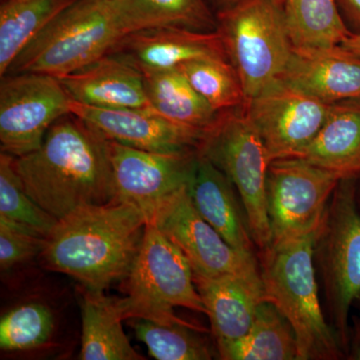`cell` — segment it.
I'll list each match as a JSON object with an SVG mask.
<instances>
[{
    "label": "cell",
    "instance_id": "1",
    "mask_svg": "<svg viewBox=\"0 0 360 360\" xmlns=\"http://www.w3.org/2000/svg\"><path fill=\"white\" fill-rule=\"evenodd\" d=\"M26 193L54 219L115 200L108 139L72 113L59 118L37 150L13 158Z\"/></svg>",
    "mask_w": 360,
    "mask_h": 360
},
{
    "label": "cell",
    "instance_id": "2",
    "mask_svg": "<svg viewBox=\"0 0 360 360\" xmlns=\"http://www.w3.org/2000/svg\"><path fill=\"white\" fill-rule=\"evenodd\" d=\"M146 224L144 215L129 203L84 206L58 220L40 257L47 269L103 293L129 274Z\"/></svg>",
    "mask_w": 360,
    "mask_h": 360
},
{
    "label": "cell",
    "instance_id": "3",
    "mask_svg": "<svg viewBox=\"0 0 360 360\" xmlns=\"http://www.w3.org/2000/svg\"><path fill=\"white\" fill-rule=\"evenodd\" d=\"M319 231L260 251V276L267 300L293 328L298 360L345 356L340 338L326 321L319 302L314 257Z\"/></svg>",
    "mask_w": 360,
    "mask_h": 360
},
{
    "label": "cell",
    "instance_id": "4",
    "mask_svg": "<svg viewBox=\"0 0 360 360\" xmlns=\"http://www.w3.org/2000/svg\"><path fill=\"white\" fill-rule=\"evenodd\" d=\"M125 35L105 0H77L26 45L6 75L65 77L110 53Z\"/></svg>",
    "mask_w": 360,
    "mask_h": 360
},
{
    "label": "cell",
    "instance_id": "5",
    "mask_svg": "<svg viewBox=\"0 0 360 360\" xmlns=\"http://www.w3.org/2000/svg\"><path fill=\"white\" fill-rule=\"evenodd\" d=\"M122 298L125 319H143L160 323H186L175 307L207 314L188 260L150 222H146L141 248L125 277Z\"/></svg>",
    "mask_w": 360,
    "mask_h": 360
},
{
    "label": "cell",
    "instance_id": "6",
    "mask_svg": "<svg viewBox=\"0 0 360 360\" xmlns=\"http://www.w3.org/2000/svg\"><path fill=\"white\" fill-rule=\"evenodd\" d=\"M356 180L341 179L329 200L315 245L331 326L345 352L350 347L349 315L360 297V210Z\"/></svg>",
    "mask_w": 360,
    "mask_h": 360
},
{
    "label": "cell",
    "instance_id": "7",
    "mask_svg": "<svg viewBox=\"0 0 360 360\" xmlns=\"http://www.w3.org/2000/svg\"><path fill=\"white\" fill-rule=\"evenodd\" d=\"M217 18L229 61L250 101L281 79L290 60L293 45L283 7L274 0H241Z\"/></svg>",
    "mask_w": 360,
    "mask_h": 360
},
{
    "label": "cell",
    "instance_id": "8",
    "mask_svg": "<svg viewBox=\"0 0 360 360\" xmlns=\"http://www.w3.org/2000/svg\"><path fill=\"white\" fill-rule=\"evenodd\" d=\"M198 153L231 180L245 208L255 245L259 251L266 250L271 243L266 189L270 161L245 106L222 113Z\"/></svg>",
    "mask_w": 360,
    "mask_h": 360
},
{
    "label": "cell",
    "instance_id": "9",
    "mask_svg": "<svg viewBox=\"0 0 360 360\" xmlns=\"http://www.w3.org/2000/svg\"><path fill=\"white\" fill-rule=\"evenodd\" d=\"M341 179L338 174L300 158L272 160L266 186L270 245L319 231Z\"/></svg>",
    "mask_w": 360,
    "mask_h": 360
},
{
    "label": "cell",
    "instance_id": "10",
    "mask_svg": "<svg viewBox=\"0 0 360 360\" xmlns=\"http://www.w3.org/2000/svg\"><path fill=\"white\" fill-rule=\"evenodd\" d=\"M70 101L58 77L37 72L1 77V153L21 158L39 149L52 125L70 113Z\"/></svg>",
    "mask_w": 360,
    "mask_h": 360
},
{
    "label": "cell",
    "instance_id": "11",
    "mask_svg": "<svg viewBox=\"0 0 360 360\" xmlns=\"http://www.w3.org/2000/svg\"><path fill=\"white\" fill-rule=\"evenodd\" d=\"M115 201L134 206L146 222L156 210L193 179L198 151L161 153L108 139Z\"/></svg>",
    "mask_w": 360,
    "mask_h": 360
},
{
    "label": "cell",
    "instance_id": "12",
    "mask_svg": "<svg viewBox=\"0 0 360 360\" xmlns=\"http://www.w3.org/2000/svg\"><path fill=\"white\" fill-rule=\"evenodd\" d=\"M331 104L278 79L245 103L269 161L293 158L321 129Z\"/></svg>",
    "mask_w": 360,
    "mask_h": 360
},
{
    "label": "cell",
    "instance_id": "13",
    "mask_svg": "<svg viewBox=\"0 0 360 360\" xmlns=\"http://www.w3.org/2000/svg\"><path fill=\"white\" fill-rule=\"evenodd\" d=\"M188 260L193 274L217 276L259 271L257 257L231 248L194 207L188 186L162 203L149 220Z\"/></svg>",
    "mask_w": 360,
    "mask_h": 360
},
{
    "label": "cell",
    "instance_id": "14",
    "mask_svg": "<svg viewBox=\"0 0 360 360\" xmlns=\"http://www.w3.org/2000/svg\"><path fill=\"white\" fill-rule=\"evenodd\" d=\"M70 113L89 123L106 139L161 153L200 151L205 132L177 124L149 110H111L70 101Z\"/></svg>",
    "mask_w": 360,
    "mask_h": 360
},
{
    "label": "cell",
    "instance_id": "15",
    "mask_svg": "<svg viewBox=\"0 0 360 360\" xmlns=\"http://www.w3.org/2000/svg\"><path fill=\"white\" fill-rule=\"evenodd\" d=\"M281 79L324 103L360 98V56L342 44L292 46Z\"/></svg>",
    "mask_w": 360,
    "mask_h": 360
},
{
    "label": "cell",
    "instance_id": "16",
    "mask_svg": "<svg viewBox=\"0 0 360 360\" xmlns=\"http://www.w3.org/2000/svg\"><path fill=\"white\" fill-rule=\"evenodd\" d=\"M193 278L217 347L245 336L258 307L267 300L260 270L217 276L193 274Z\"/></svg>",
    "mask_w": 360,
    "mask_h": 360
},
{
    "label": "cell",
    "instance_id": "17",
    "mask_svg": "<svg viewBox=\"0 0 360 360\" xmlns=\"http://www.w3.org/2000/svg\"><path fill=\"white\" fill-rule=\"evenodd\" d=\"M110 53L148 70H172L196 59H229L219 30L205 32L182 27L149 28L129 33Z\"/></svg>",
    "mask_w": 360,
    "mask_h": 360
},
{
    "label": "cell",
    "instance_id": "18",
    "mask_svg": "<svg viewBox=\"0 0 360 360\" xmlns=\"http://www.w3.org/2000/svg\"><path fill=\"white\" fill-rule=\"evenodd\" d=\"M58 78L70 98L79 103L111 110L151 108L141 71L118 54H105Z\"/></svg>",
    "mask_w": 360,
    "mask_h": 360
},
{
    "label": "cell",
    "instance_id": "19",
    "mask_svg": "<svg viewBox=\"0 0 360 360\" xmlns=\"http://www.w3.org/2000/svg\"><path fill=\"white\" fill-rule=\"evenodd\" d=\"M231 180L206 156L198 153L195 170L188 186L194 207L231 248L255 257L245 208L239 205Z\"/></svg>",
    "mask_w": 360,
    "mask_h": 360
},
{
    "label": "cell",
    "instance_id": "20",
    "mask_svg": "<svg viewBox=\"0 0 360 360\" xmlns=\"http://www.w3.org/2000/svg\"><path fill=\"white\" fill-rule=\"evenodd\" d=\"M293 158L338 174L360 176V98L330 105L328 117L310 143Z\"/></svg>",
    "mask_w": 360,
    "mask_h": 360
},
{
    "label": "cell",
    "instance_id": "21",
    "mask_svg": "<svg viewBox=\"0 0 360 360\" xmlns=\"http://www.w3.org/2000/svg\"><path fill=\"white\" fill-rule=\"evenodd\" d=\"M82 303V360H142L122 328L120 298L84 290Z\"/></svg>",
    "mask_w": 360,
    "mask_h": 360
},
{
    "label": "cell",
    "instance_id": "22",
    "mask_svg": "<svg viewBox=\"0 0 360 360\" xmlns=\"http://www.w3.org/2000/svg\"><path fill=\"white\" fill-rule=\"evenodd\" d=\"M139 68L143 75L149 104L156 113L205 134H210L219 124L222 113L206 103L179 68Z\"/></svg>",
    "mask_w": 360,
    "mask_h": 360
},
{
    "label": "cell",
    "instance_id": "23",
    "mask_svg": "<svg viewBox=\"0 0 360 360\" xmlns=\"http://www.w3.org/2000/svg\"><path fill=\"white\" fill-rule=\"evenodd\" d=\"M125 34L158 27L217 30V13L206 0H105Z\"/></svg>",
    "mask_w": 360,
    "mask_h": 360
},
{
    "label": "cell",
    "instance_id": "24",
    "mask_svg": "<svg viewBox=\"0 0 360 360\" xmlns=\"http://www.w3.org/2000/svg\"><path fill=\"white\" fill-rule=\"evenodd\" d=\"M224 360H298L293 328L274 303L262 302L245 336L217 347Z\"/></svg>",
    "mask_w": 360,
    "mask_h": 360
},
{
    "label": "cell",
    "instance_id": "25",
    "mask_svg": "<svg viewBox=\"0 0 360 360\" xmlns=\"http://www.w3.org/2000/svg\"><path fill=\"white\" fill-rule=\"evenodd\" d=\"M77 0H2L0 6V75L26 45Z\"/></svg>",
    "mask_w": 360,
    "mask_h": 360
},
{
    "label": "cell",
    "instance_id": "26",
    "mask_svg": "<svg viewBox=\"0 0 360 360\" xmlns=\"http://www.w3.org/2000/svg\"><path fill=\"white\" fill-rule=\"evenodd\" d=\"M283 13L293 46H333L352 35L336 0H285Z\"/></svg>",
    "mask_w": 360,
    "mask_h": 360
},
{
    "label": "cell",
    "instance_id": "27",
    "mask_svg": "<svg viewBox=\"0 0 360 360\" xmlns=\"http://www.w3.org/2000/svg\"><path fill=\"white\" fill-rule=\"evenodd\" d=\"M137 340L158 360H210L212 347L201 336L200 326L189 323H160L143 319H130Z\"/></svg>",
    "mask_w": 360,
    "mask_h": 360
},
{
    "label": "cell",
    "instance_id": "28",
    "mask_svg": "<svg viewBox=\"0 0 360 360\" xmlns=\"http://www.w3.org/2000/svg\"><path fill=\"white\" fill-rule=\"evenodd\" d=\"M176 68L217 112L224 113L245 105L243 84L229 59H196Z\"/></svg>",
    "mask_w": 360,
    "mask_h": 360
},
{
    "label": "cell",
    "instance_id": "29",
    "mask_svg": "<svg viewBox=\"0 0 360 360\" xmlns=\"http://www.w3.org/2000/svg\"><path fill=\"white\" fill-rule=\"evenodd\" d=\"M56 330V316L45 303H20L0 319V347L6 352H23L44 347Z\"/></svg>",
    "mask_w": 360,
    "mask_h": 360
},
{
    "label": "cell",
    "instance_id": "30",
    "mask_svg": "<svg viewBox=\"0 0 360 360\" xmlns=\"http://www.w3.org/2000/svg\"><path fill=\"white\" fill-rule=\"evenodd\" d=\"M13 156L0 155V217L30 227L45 236L58 224L26 193L13 165Z\"/></svg>",
    "mask_w": 360,
    "mask_h": 360
},
{
    "label": "cell",
    "instance_id": "31",
    "mask_svg": "<svg viewBox=\"0 0 360 360\" xmlns=\"http://www.w3.org/2000/svg\"><path fill=\"white\" fill-rule=\"evenodd\" d=\"M45 236L30 227L0 217V267L4 271L41 255Z\"/></svg>",
    "mask_w": 360,
    "mask_h": 360
},
{
    "label": "cell",
    "instance_id": "32",
    "mask_svg": "<svg viewBox=\"0 0 360 360\" xmlns=\"http://www.w3.org/2000/svg\"><path fill=\"white\" fill-rule=\"evenodd\" d=\"M341 16L352 34L360 35V0H336Z\"/></svg>",
    "mask_w": 360,
    "mask_h": 360
},
{
    "label": "cell",
    "instance_id": "33",
    "mask_svg": "<svg viewBox=\"0 0 360 360\" xmlns=\"http://www.w3.org/2000/svg\"><path fill=\"white\" fill-rule=\"evenodd\" d=\"M206 1L214 8L215 13H219L220 11H226V9L236 6L241 0H206Z\"/></svg>",
    "mask_w": 360,
    "mask_h": 360
},
{
    "label": "cell",
    "instance_id": "34",
    "mask_svg": "<svg viewBox=\"0 0 360 360\" xmlns=\"http://www.w3.org/2000/svg\"><path fill=\"white\" fill-rule=\"evenodd\" d=\"M341 44L360 56V35L352 34Z\"/></svg>",
    "mask_w": 360,
    "mask_h": 360
},
{
    "label": "cell",
    "instance_id": "35",
    "mask_svg": "<svg viewBox=\"0 0 360 360\" xmlns=\"http://www.w3.org/2000/svg\"><path fill=\"white\" fill-rule=\"evenodd\" d=\"M350 359L360 360V335L354 333V341L352 345V354H349Z\"/></svg>",
    "mask_w": 360,
    "mask_h": 360
},
{
    "label": "cell",
    "instance_id": "36",
    "mask_svg": "<svg viewBox=\"0 0 360 360\" xmlns=\"http://www.w3.org/2000/svg\"><path fill=\"white\" fill-rule=\"evenodd\" d=\"M355 305H357L359 307V317H357V321H355V331L354 333H359L360 335V297L357 300V302H355Z\"/></svg>",
    "mask_w": 360,
    "mask_h": 360
},
{
    "label": "cell",
    "instance_id": "37",
    "mask_svg": "<svg viewBox=\"0 0 360 360\" xmlns=\"http://www.w3.org/2000/svg\"><path fill=\"white\" fill-rule=\"evenodd\" d=\"M360 188V187H359ZM356 198H357V203H359V210H360V189H357L356 187Z\"/></svg>",
    "mask_w": 360,
    "mask_h": 360
},
{
    "label": "cell",
    "instance_id": "38",
    "mask_svg": "<svg viewBox=\"0 0 360 360\" xmlns=\"http://www.w3.org/2000/svg\"><path fill=\"white\" fill-rule=\"evenodd\" d=\"M274 1L278 4L279 6L283 7L285 0H274Z\"/></svg>",
    "mask_w": 360,
    "mask_h": 360
}]
</instances>
